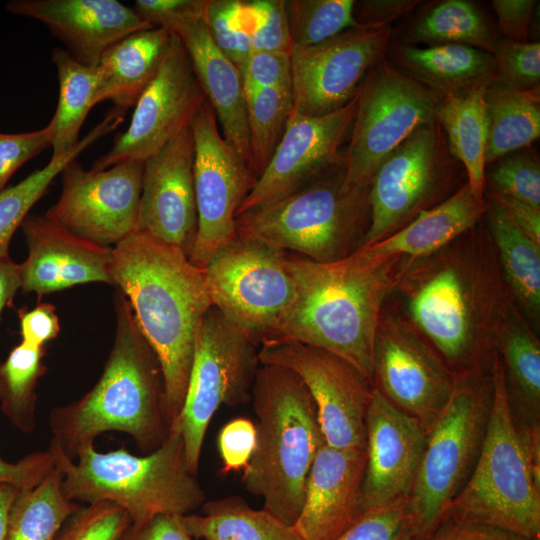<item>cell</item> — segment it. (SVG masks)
<instances>
[{
    "instance_id": "obj_1",
    "label": "cell",
    "mask_w": 540,
    "mask_h": 540,
    "mask_svg": "<svg viewBox=\"0 0 540 540\" xmlns=\"http://www.w3.org/2000/svg\"><path fill=\"white\" fill-rule=\"evenodd\" d=\"M483 221L410 260L395 290L403 313L455 374L492 368L497 332L513 303Z\"/></svg>"
},
{
    "instance_id": "obj_2",
    "label": "cell",
    "mask_w": 540,
    "mask_h": 540,
    "mask_svg": "<svg viewBox=\"0 0 540 540\" xmlns=\"http://www.w3.org/2000/svg\"><path fill=\"white\" fill-rule=\"evenodd\" d=\"M111 276L160 363L166 417H179L195 340L212 306L200 268L179 248L135 231L112 248Z\"/></svg>"
},
{
    "instance_id": "obj_3",
    "label": "cell",
    "mask_w": 540,
    "mask_h": 540,
    "mask_svg": "<svg viewBox=\"0 0 540 540\" xmlns=\"http://www.w3.org/2000/svg\"><path fill=\"white\" fill-rule=\"evenodd\" d=\"M409 261L399 257L369 265L353 252L341 260L320 263L288 254L296 297L275 338L336 354L373 385V347L379 317Z\"/></svg>"
},
{
    "instance_id": "obj_4",
    "label": "cell",
    "mask_w": 540,
    "mask_h": 540,
    "mask_svg": "<svg viewBox=\"0 0 540 540\" xmlns=\"http://www.w3.org/2000/svg\"><path fill=\"white\" fill-rule=\"evenodd\" d=\"M116 330L101 377L80 399L50 413L51 443L70 459L104 432L129 434L143 453L157 449L170 426L160 363L140 331L131 305L114 295Z\"/></svg>"
},
{
    "instance_id": "obj_5",
    "label": "cell",
    "mask_w": 540,
    "mask_h": 540,
    "mask_svg": "<svg viewBox=\"0 0 540 540\" xmlns=\"http://www.w3.org/2000/svg\"><path fill=\"white\" fill-rule=\"evenodd\" d=\"M256 444L243 469L244 489L289 526L297 521L313 460L325 442L316 406L297 374L260 364L251 388Z\"/></svg>"
},
{
    "instance_id": "obj_6",
    "label": "cell",
    "mask_w": 540,
    "mask_h": 540,
    "mask_svg": "<svg viewBox=\"0 0 540 540\" xmlns=\"http://www.w3.org/2000/svg\"><path fill=\"white\" fill-rule=\"evenodd\" d=\"M55 466L63 474L61 489L75 502H110L124 509L131 524L160 514L186 515L205 503L197 474L190 471L181 432L172 425L154 451L136 456L124 447L106 453L94 445L81 450L77 463L50 442Z\"/></svg>"
},
{
    "instance_id": "obj_7",
    "label": "cell",
    "mask_w": 540,
    "mask_h": 540,
    "mask_svg": "<svg viewBox=\"0 0 540 540\" xmlns=\"http://www.w3.org/2000/svg\"><path fill=\"white\" fill-rule=\"evenodd\" d=\"M492 379V407L481 453L447 511L540 540V440L528 439L513 422L497 353Z\"/></svg>"
},
{
    "instance_id": "obj_8",
    "label": "cell",
    "mask_w": 540,
    "mask_h": 540,
    "mask_svg": "<svg viewBox=\"0 0 540 540\" xmlns=\"http://www.w3.org/2000/svg\"><path fill=\"white\" fill-rule=\"evenodd\" d=\"M369 187L348 184L343 162L294 194L237 215L236 235L315 262L341 260L361 247Z\"/></svg>"
},
{
    "instance_id": "obj_9",
    "label": "cell",
    "mask_w": 540,
    "mask_h": 540,
    "mask_svg": "<svg viewBox=\"0 0 540 540\" xmlns=\"http://www.w3.org/2000/svg\"><path fill=\"white\" fill-rule=\"evenodd\" d=\"M492 398V368L455 374L452 395L428 432L406 500L410 526L422 539L447 512L476 466Z\"/></svg>"
},
{
    "instance_id": "obj_10",
    "label": "cell",
    "mask_w": 540,
    "mask_h": 540,
    "mask_svg": "<svg viewBox=\"0 0 540 540\" xmlns=\"http://www.w3.org/2000/svg\"><path fill=\"white\" fill-rule=\"evenodd\" d=\"M201 270L212 305L250 341L276 337L296 297L286 251L236 235Z\"/></svg>"
},
{
    "instance_id": "obj_11",
    "label": "cell",
    "mask_w": 540,
    "mask_h": 540,
    "mask_svg": "<svg viewBox=\"0 0 540 540\" xmlns=\"http://www.w3.org/2000/svg\"><path fill=\"white\" fill-rule=\"evenodd\" d=\"M459 162L433 121L414 130L381 163L369 187V224L361 247L398 231L459 186Z\"/></svg>"
},
{
    "instance_id": "obj_12",
    "label": "cell",
    "mask_w": 540,
    "mask_h": 540,
    "mask_svg": "<svg viewBox=\"0 0 540 540\" xmlns=\"http://www.w3.org/2000/svg\"><path fill=\"white\" fill-rule=\"evenodd\" d=\"M259 365L257 346L212 305L199 325L183 407L172 424L181 432L192 473L198 472L212 417L222 405L250 401Z\"/></svg>"
},
{
    "instance_id": "obj_13",
    "label": "cell",
    "mask_w": 540,
    "mask_h": 540,
    "mask_svg": "<svg viewBox=\"0 0 540 540\" xmlns=\"http://www.w3.org/2000/svg\"><path fill=\"white\" fill-rule=\"evenodd\" d=\"M444 96L382 59L358 92L343 154L348 184L369 187L386 157L418 127L436 121Z\"/></svg>"
},
{
    "instance_id": "obj_14",
    "label": "cell",
    "mask_w": 540,
    "mask_h": 540,
    "mask_svg": "<svg viewBox=\"0 0 540 540\" xmlns=\"http://www.w3.org/2000/svg\"><path fill=\"white\" fill-rule=\"evenodd\" d=\"M373 385L429 432L452 395L455 373L401 309L384 306L374 339Z\"/></svg>"
},
{
    "instance_id": "obj_15",
    "label": "cell",
    "mask_w": 540,
    "mask_h": 540,
    "mask_svg": "<svg viewBox=\"0 0 540 540\" xmlns=\"http://www.w3.org/2000/svg\"><path fill=\"white\" fill-rule=\"evenodd\" d=\"M260 364L291 370L316 406L327 445L365 450L366 415L374 386L352 364L327 350L286 338L263 341Z\"/></svg>"
},
{
    "instance_id": "obj_16",
    "label": "cell",
    "mask_w": 540,
    "mask_h": 540,
    "mask_svg": "<svg viewBox=\"0 0 540 540\" xmlns=\"http://www.w3.org/2000/svg\"><path fill=\"white\" fill-rule=\"evenodd\" d=\"M191 130L198 227L189 260L202 269L236 237L237 212L257 177L220 133L216 114L207 100L195 114Z\"/></svg>"
},
{
    "instance_id": "obj_17",
    "label": "cell",
    "mask_w": 540,
    "mask_h": 540,
    "mask_svg": "<svg viewBox=\"0 0 540 540\" xmlns=\"http://www.w3.org/2000/svg\"><path fill=\"white\" fill-rule=\"evenodd\" d=\"M392 26L357 25L291 52V111L322 116L345 106L372 67L384 59Z\"/></svg>"
},
{
    "instance_id": "obj_18",
    "label": "cell",
    "mask_w": 540,
    "mask_h": 540,
    "mask_svg": "<svg viewBox=\"0 0 540 540\" xmlns=\"http://www.w3.org/2000/svg\"><path fill=\"white\" fill-rule=\"evenodd\" d=\"M206 100L190 57L173 33L170 49L158 74L134 106L128 128L91 170L100 171L125 161L144 163L182 131L191 127Z\"/></svg>"
},
{
    "instance_id": "obj_19",
    "label": "cell",
    "mask_w": 540,
    "mask_h": 540,
    "mask_svg": "<svg viewBox=\"0 0 540 540\" xmlns=\"http://www.w3.org/2000/svg\"><path fill=\"white\" fill-rule=\"evenodd\" d=\"M143 165L125 161L93 171L72 161L61 173L60 197L45 215L99 245L118 244L137 231Z\"/></svg>"
},
{
    "instance_id": "obj_20",
    "label": "cell",
    "mask_w": 540,
    "mask_h": 540,
    "mask_svg": "<svg viewBox=\"0 0 540 540\" xmlns=\"http://www.w3.org/2000/svg\"><path fill=\"white\" fill-rule=\"evenodd\" d=\"M358 92L345 106L322 116L291 111L280 143L237 215L286 198L343 164L340 147L350 135Z\"/></svg>"
},
{
    "instance_id": "obj_21",
    "label": "cell",
    "mask_w": 540,
    "mask_h": 540,
    "mask_svg": "<svg viewBox=\"0 0 540 540\" xmlns=\"http://www.w3.org/2000/svg\"><path fill=\"white\" fill-rule=\"evenodd\" d=\"M194 140L182 131L143 165L137 230L190 257L198 217L193 179Z\"/></svg>"
},
{
    "instance_id": "obj_22",
    "label": "cell",
    "mask_w": 540,
    "mask_h": 540,
    "mask_svg": "<svg viewBox=\"0 0 540 540\" xmlns=\"http://www.w3.org/2000/svg\"><path fill=\"white\" fill-rule=\"evenodd\" d=\"M364 510L406 501L427 442L422 423L374 387L366 415Z\"/></svg>"
},
{
    "instance_id": "obj_23",
    "label": "cell",
    "mask_w": 540,
    "mask_h": 540,
    "mask_svg": "<svg viewBox=\"0 0 540 540\" xmlns=\"http://www.w3.org/2000/svg\"><path fill=\"white\" fill-rule=\"evenodd\" d=\"M28 255L19 265L21 289L39 297L111 276L112 248L79 237L46 215H28L21 225Z\"/></svg>"
},
{
    "instance_id": "obj_24",
    "label": "cell",
    "mask_w": 540,
    "mask_h": 540,
    "mask_svg": "<svg viewBox=\"0 0 540 540\" xmlns=\"http://www.w3.org/2000/svg\"><path fill=\"white\" fill-rule=\"evenodd\" d=\"M6 10L41 22L70 56L89 67H97L120 39L154 27L116 0H12Z\"/></svg>"
},
{
    "instance_id": "obj_25",
    "label": "cell",
    "mask_w": 540,
    "mask_h": 540,
    "mask_svg": "<svg viewBox=\"0 0 540 540\" xmlns=\"http://www.w3.org/2000/svg\"><path fill=\"white\" fill-rule=\"evenodd\" d=\"M365 450L319 448L307 476L303 506L292 526L302 540H337L365 512Z\"/></svg>"
},
{
    "instance_id": "obj_26",
    "label": "cell",
    "mask_w": 540,
    "mask_h": 540,
    "mask_svg": "<svg viewBox=\"0 0 540 540\" xmlns=\"http://www.w3.org/2000/svg\"><path fill=\"white\" fill-rule=\"evenodd\" d=\"M173 33L179 36L190 57L224 139L251 169L245 95L239 69L213 42L204 15L186 21Z\"/></svg>"
},
{
    "instance_id": "obj_27",
    "label": "cell",
    "mask_w": 540,
    "mask_h": 540,
    "mask_svg": "<svg viewBox=\"0 0 540 540\" xmlns=\"http://www.w3.org/2000/svg\"><path fill=\"white\" fill-rule=\"evenodd\" d=\"M487 208L486 199L475 196L466 182L450 197L423 211L398 231L354 253L369 265L399 257L415 260L428 256L481 223Z\"/></svg>"
},
{
    "instance_id": "obj_28",
    "label": "cell",
    "mask_w": 540,
    "mask_h": 540,
    "mask_svg": "<svg viewBox=\"0 0 540 540\" xmlns=\"http://www.w3.org/2000/svg\"><path fill=\"white\" fill-rule=\"evenodd\" d=\"M495 350L513 422L527 434H540V341L512 303L498 329Z\"/></svg>"
},
{
    "instance_id": "obj_29",
    "label": "cell",
    "mask_w": 540,
    "mask_h": 540,
    "mask_svg": "<svg viewBox=\"0 0 540 540\" xmlns=\"http://www.w3.org/2000/svg\"><path fill=\"white\" fill-rule=\"evenodd\" d=\"M172 38V31L152 27L112 44L97 66L101 75L98 104L111 101L116 109L124 112L134 107L158 74Z\"/></svg>"
},
{
    "instance_id": "obj_30",
    "label": "cell",
    "mask_w": 540,
    "mask_h": 540,
    "mask_svg": "<svg viewBox=\"0 0 540 540\" xmlns=\"http://www.w3.org/2000/svg\"><path fill=\"white\" fill-rule=\"evenodd\" d=\"M393 59L402 72L444 97H464L495 80L493 55L467 45L397 44Z\"/></svg>"
},
{
    "instance_id": "obj_31",
    "label": "cell",
    "mask_w": 540,
    "mask_h": 540,
    "mask_svg": "<svg viewBox=\"0 0 540 540\" xmlns=\"http://www.w3.org/2000/svg\"><path fill=\"white\" fill-rule=\"evenodd\" d=\"M485 219L513 303L536 331L540 320V246L522 234L495 203Z\"/></svg>"
},
{
    "instance_id": "obj_32",
    "label": "cell",
    "mask_w": 540,
    "mask_h": 540,
    "mask_svg": "<svg viewBox=\"0 0 540 540\" xmlns=\"http://www.w3.org/2000/svg\"><path fill=\"white\" fill-rule=\"evenodd\" d=\"M539 87L514 88L494 81L486 88V166L507 154L530 146L539 138Z\"/></svg>"
},
{
    "instance_id": "obj_33",
    "label": "cell",
    "mask_w": 540,
    "mask_h": 540,
    "mask_svg": "<svg viewBox=\"0 0 540 540\" xmlns=\"http://www.w3.org/2000/svg\"><path fill=\"white\" fill-rule=\"evenodd\" d=\"M499 40L490 20L476 4L444 0L432 3L414 17L401 44H460L493 54Z\"/></svg>"
},
{
    "instance_id": "obj_34",
    "label": "cell",
    "mask_w": 540,
    "mask_h": 540,
    "mask_svg": "<svg viewBox=\"0 0 540 540\" xmlns=\"http://www.w3.org/2000/svg\"><path fill=\"white\" fill-rule=\"evenodd\" d=\"M485 87L464 97L445 96L436 121L442 128L452 156L462 164L467 183L478 198L485 192L487 117Z\"/></svg>"
},
{
    "instance_id": "obj_35",
    "label": "cell",
    "mask_w": 540,
    "mask_h": 540,
    "mask_svg": "<svg viewBox=\"0 0 540 540\" xmlns=\"http://www.w3.org/2000/svg\"><path fill=\"white\" fill-rule=\"evenodd\" d=\"M203 515L182 521L192 538L201 540H302L289 526L263 508L256 510L237 496L208 501Z\"/></svg>"
},
{
    "instance_id": "obj_36",
    "label": "cell",
    "mask_w": 540,
    "mask_h": 540,
    "mask_svg": "<svg viewBox=\"0 0 540 540\" xmlns=\"http://www.w3.org/2000/svg\"><path fill=\"white\" fill-rule=\"evenodd\" d=\"M123 111L109 112L71 150L52 155L41 169L35 170L18 184L0 191V257L9 256L10 241L21 227L31 208L45 194L63 169L97 140L115 130L123 121Z\"/></svg>"
},
{
    "instance_id": "obj_37",
    "label": "cell",
    "mask_w": 540,
    "mask_h": 540,
    "mask_svg": "<svg viewBox=\"0 0 540 540\" xmlns=\"http://www.w3.org/2000/svg\"><path fill=\"white\" fill-rule=\"evenodd\" d=\"M51 59L59 83L58 104L49 122L53 129L52 155H56L71 150L80 141L81 127L98 104L101 75L98 67L81 64L64 48H55Z\"/></svg>"
},
{
    "instance_id": "obj_38",
    "label": "cell",
    "mask_w": 540,
    "mask_h": 540,
    "mask_svg": "<svg viewBox=\"0 0 540 540\" xmlns=\"http://www.w3.org/2000/svg\"><path fill=\"white\" fill-rule=\"evenodd\" d=\"M62 479L54 466L35 487L18 492L5 540H55L66 521L83 507L65 497Z\"/></svg>"
},
{
    "instance_id": "obj_39",
    "label": "cell",
    "mask_w": 540,
    "mask_h": 540,
    "mask_svg": "<svg viewBox=\"0 0 540 540\" xmlns=\"http://www.w3.org/2000/svg\"><path fill=\"white\" fill-rule=\"evenodd\" d=\"M43 348L21 342L0 365V402L7 418L21 431L35 425L36 386L45 372Z\"/></svg>"
},
{
    "instance_id": "obj_40",
    "label": "cell",
    "mask_w": 540,
    "mask_h": 540,
    "mask_svg": "<svg viewBox=\"0 0 540 540\" xmlns=\"http://www.w3.org/2000/svg\"><path fill=\"white\" fill-rule=\"evenodd\" d=\"M251 170L258 178L271 160L287 127L291 90L244 91Z\"/></svg>"
},
{
    "instance_id": "obj_41",
    "label": "cell",
    "mask_w": 540,
    "mask_h": 540,
    "mask_svg": "<svg viewBox=\"0 0 540 540\" xmlns=\"http://www.w3.org/2000/svg\"><path fill=\"white\" fill-rule=\"evenodd\" d=\"M354 0H287L289 29L294 46L319 44L357 26Z\"/></svg>"
},
{
    "instance_id": "obj_42",
    "label": "cell",
    "mask_w": 540,
    "mask_h": 540,
    "mask_svg": "<svg viewBox=\"0 0 540 540\" xmlns=\"http://www.w3.org/2000/svg\"><path fill=\"white\" fill-rule=\"evenodd\" d=\"M204 22L215 45L239 69L252 51L255 14L251 1L207 0Z\"/></svg>"
},
{
    "instance_id": "obj_43",
    "label": "cell",
    "mask_w": 540,
    "mask_h": 540,
    "mask_svg": "<svg viewBox=\"0 0 540 540\" xmlns=\"http://www.w3.org/2000/svg\"><path fill=\"white\" fill-rule=\"evenodd\" d=\"M485 178L490 193L540 208V164L531 151H515L497 159ZM494 163V162H493Z\"/></svg>"
},
{
    "instance_id": "obj_44",
    "label": "cell",
    "mask_w": 540,
    "mask_h": 540,
    "mask_svg": "<svg viewBox=\"0 0 540 540\" xmlns=\"http://www.w3.org/2000/svg\"><path fill=\"white\" fill-rule=\"evenodd\" d=\"M130 524L124 509L110 502H97L73 514L55 540H118Z\"/></svg>"
},
{
    "instance_id": "obj_45",
    "label": "cell",
    "mask_w": 540,
    "mask_h": 540,
    "mask_svg": "<svg viewBox=\"0 0 540 540\" xmlns=\"http://www.w3.org/2000/svg\"><path fill=\"white\" fill-rule=\"evenodd\" d=\"M495 82L529 89L540 83V44L499 40L493 52Z\"/></svg>"
},
{
    "instance_id": "obj_46",
    "label": "cell",
    "mask_w": 540,
    "mask_h": 540,
    "mask_svg": "<svg viewBox=\"0 0 540 540\" xmlns=\"http://www.w3.org/2000/svg\"><path fill=\"white\" fill-rule=\"evenodd\" d=\"M255 28L252 51H275L291 54L294 47L284 0H252Z\"/></svg>"
},
{
    "instance_id": "obj_47",
    "label": "cell",
    "mask_w": 540,
    "mask_h": 540,
    "mask_svg": "<svg viewBox=\"0 0 540 540\" xmlns=\"http://www.w3.org/2000/svg\"><path fill=\"white\" fill-rule=\"evenodd\" d=\"M410 526L406 501L367 510L337 540H401Z\"/></svg>"
},
{
    "instance_id": "obj_48",
    "label": "cell",
    "mask_w": 540,
    "mask_h": 540,
    "mask_svg": "<svg viewBox=\"0 0 540 540\" xmlns=\"http://www.w3.org/2000/svg\"><path fill=\"white\" fill-rule=\"evenodd\" d=\"M239 71L244 91L268 88L291 90V54L253 50Z\"/></svg>"
},
{
    "instance_id": "obj_49",
    "label": "cell",
    "mask_w": 540,
    "mask_h": 540,
    "mask_svg": "<svg viewBox=\"0 0 540 540\" xmlns=\"http://www.w3.org/2000/svg\"><path fill=\"white\" fill-rule=\"evenodd\" d=\"M53 129L49 123L42 129L24 133H0V191L24 163L52 145Z\"/></svg>"
},
{
    "instance_id": "obj_50",
    "label": "cell",
    "mask_w": 540,
    "mask_h": 540,
    "mask_svg": "<svg viewBox=\"0 0 540 540\" xmlns=\"http://www.w3.org/2000/svg\"><path fill=\"white\" fill-rule=\"evenodd\" d=\"M422 540H531L477 521L465 515L447 511Z\"/></svg>"
},
{
    "instance_id": "obj_51",
    "label": "cell",
    "mask_w": 540,
    "mask_h": 540,
    "mask_svg": "<svg viewBox=\"0 0 540 540\" xmlns=\"http://www.w3.org/2000/svg\"><path fill=\"white\" fill-rule=\"evenodd\" d=\"M217 443L223 474L244 469L256 444L255 424L248 418L233 419L222 427Z\"/></svg>"
},
{
    "instance_id": "obj_52",
    "label": "cell",
    "mask_w": 540,
    "mask_h": 540,
    "mask_svg": "<svg viewBox=\"0 0 540 540\" xmlns=\"http://www.w3.org/2000/svg\"><path fill=\"white\" fill-rule=\"evenodd\" d=\"M207 0H137L133 9L154 27L174 31L186 21L204 15Z\"/></svg>"
},
{
    "instance_id": "obj_53",
    "label": "cell",
    "mask_w": 540,
    "mask_h": 540,
    "mask_svg": "<svg viewBox=\"0 0 540 540\" xmlns=\"http://www.w3.org/2000/svg\"><path fill=\"white\" fill-rule=\"evenodd\" d=\"M54 466V457L49 449L26 455L15 463L7 462L0 457V484H11L20 491L31 489Z\"/></svg>"
},
{
    "instance_id": "obj_54",
    "label": "cell",
    "mask_w": 540,
    "mask_h": 540,
    "mask_svg": "<svg viewBox=\"0 0 540 540\" xmlns=\"http://www.w3.org/2000/svg\"><path fill=\"white\" fill-rule=\"evenodd\" d=\"M491 6L498 18V27L504 39L526 43L535 0H494Z\"/></svg>"
},
{
    "instance_id": "obj_55",
    "label": "cell",
    "mask_w": 540,
    "mask_h": 540,
    "mask_svg": "<svg viewBox=\"0 0 540 540\" xmlns=\"http://www.w3.org/2000/svg\"><path fill=\"white\" fill-rule=\"evenodd\" d=\"M18 316L22 342L28 345L43 348L60 332L59 319L52 304L42 303L32 310L21 309Z\"/></svg>"
},
{
    "instance_id": "obj_56",
    "label": "cell",
    "mask_w": 540,
    "mask_h": 540,
    "mask_svg": "<svg viewBox=\"0 0 540 540\" xmlns=\"http://www.w3.org/2000/svg\"><path fill=\"white\" fill-rule=\"evenodd\" d=\"M182 516L160 514L143 524H130L118 540H193Z\"/></svg>"
},
{
    "instance_id": "obj_57",
    "label": "cell",
    "mask_w": 540,
    "mask_h": 540,
    "mask_svg": "<svg viewBox=\"0 0 540 540\" xmlns=\"http://www.w3.org/2000/svg\"><path fill=\"white\" fill-rule=\"evenodd\" d=\"M416 0L355 1L353 14L358 25L391 26V23L412 11Z\"/></svg>"
},
{
    "instance_id": "obj_58",
    "label": "cell",
    "mask_w": 540,
    "mask_h": 540,
    "mask_svg": "<svg viewBox=\"0 0 540 540\" xmlns=\"http://www.w3.org/2000/svg\"><path fill=\"white\" fill-rule=\"evenodd\" d=\"M487 200L501 208L511 223L540 246V208L511 197L488 194Z\"/></svg>"
},
{
    "instance_id": "obj_59",
    "label": "cell",
    "mask_w": 540,
    "mask_h": 540,
    "mask_svg": "<svg viewBox=\"0 0 540 540\" xmlns=\"http://www.w3.org/2000/svg\"><path fill=\"white\" fill-rule=\"evenodd\" d=\"M21 288L19 264L9 256L0 257V316L6 304Z\"/></svg>"
},
{
    "instance_id": "obj_60",
    "label": "cell",
    "mask_w": 540,
    "mask_h": 540,
    "mask_svg": "<svg viewBox=\"0 0 540 540\" xmlns=\"http://www.w3.org/2000/svg\"><path fill=\"white\" fill-rule=\"evenodd\" d=\"M20 490L11 484H0V540H5L12 504Z\"/></svg>"
},
{
    "instance_id": "obj_61",
    "label": "cell",
    "mask_w": 540,
    "mask_h": 540,
    "mask_svg": "<svg viewBox=\"0 0 540 540\" xmlns=\"http://www.w3.org/2000/svg\"><path fill=\"white\" fill-rule=\"evenodd\" d=\"M401 540H422V538L409 526Z\"/></svg>"
}]
</instances>
